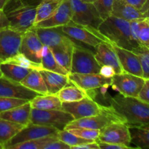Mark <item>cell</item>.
Instances as JSON below:
<instances>
[{
	"label": "cell",
	"instance_id": "obj_1",
	"mask_svg": "<svg viewBox=\"0 0 149 149\" xmlns=\"http://www.w3.org/2000/svg\"><path fill=\"white\" fill-rule=\"evenodd\" d=\"M112 109L123 118L128 127H138L149 124V104L136 97L119 94L109 98Z\"/></svg>",
	"mask_w": 149,
	"mask_h": 149
},
{
	"label": "cell",
	"instance_id": "obj_2",
	"mask_svg": "<svg viewBox=\"0 0 149 149\" xmlns=\"http://www.w3.org/2000/svg\"><path fill=\"white\" fill-rule=\"evenodd\" d=\"M97 29L111 43L116 46L129 50L140 46L132 38L128 20L111 15L102 21Z\"/></svg>",
	"mask_w": 149,
	"mask_h": 149
},
{
	"label": "cell",
	"instance_id": "obj_3",
	"mask_svg": "<svg viewBox=\"0 0 149 149\" xmlns=\"http://www.w3.org/2000/svg\"><path fill=\"white\" fill-rule=\"evenodd\" d=\"M6 13L10 28L26 33L33 27L36 21V7L23 4L19 0H11L3 10Z\"/></svg>",
	"mask_w": 149,
	"mask_h": 149
},
{
	"label": "cell",
	"instance_id": "obj_4",
	"mask_svg": "<svg viewBox=\"0 0 149 149\" xmlns=\"http://www.w3.org/2000/svg\"><path fill=\"white\" fill-rule=\"evenodd\" d=\"M61 29L64 33L78 44L82 43L95 49L103 42L111 43L98 29L90 26H82L70 21L66 25L61 26Z\"/></svg>",
	"mask_w": 149,
	"mask_h": 149
},
{
	"label": "cell",
	"instance_id": "obj_5",
	"mask_svg": "<svg viewBox=\"0 0 149 149\" xmlns=\"http://www.w3.org/2000/svg\"><path fill=\"white\" fill-rule=\"evenodd\" d=\"M73 120H74V116L62 109H31L30 122L32 124L53 127L59 130H63Z\"/></svg>",
	"mask_w": 149,
	"mask_h": 149
},
{
	"label": "cell",
	"instance_id": "obj_6",
	"mask_svg": "<svg viewBox=\"0 0 149 149\" xmlns=\"http://www.w3.org/2000/svg\"><path fill=\"white\" fill-rule=\"evenodd\" d=\"M119 122L125 123L123 118L118 114L112 109L111 106H103L102 110L99 113L95 116L74 119L65 127V129L77 127L93 130H101L109 124Z\"/></svg>",
	"mask_w": 149,
	"mask_h": 149
},
{
	"label": "cell",
	"instance_id": "obj_7",
	"mask_svg": "<svg viewBox=\"0 0 149 149\" xmlns=\"http://www.w3.org/2000/svg\"><path fill=\"white\" fill-rule=\"evenodd\" d=\"M100 67L95 58V52L82 45L74 46L70 73L98 74Z\"/></svg>",
	"mask_w": 149,
	"mask_h": 149
},
{
	"label": "cell",
	"instance_id": "obj_8",
	"mask_svg": "<svg viewBox=\"0 0 149 149\" xmlns=\"http://www.w3.org/2000/svg\"><path fill=\"white\" fill-rule=\"evenodd\" d=\"M72 10L71 21L82 26L97 29L103 20L99 15L93 3L82 0H69Z\"/></svg>",
	"mask_w": 149,
	"mask_h": 149
},
{
	"label": "cell",
	"instance_id": "obj_9",
	"mask_svg": "<svg viewBox=\"0 0 149 149\" xmlns=\"http://www.w3.org/2000/svg\"><path fill=\"white\" fill-rule=\"evenodd\" d=\"M144 83L145 79L143 77L124 71L121 74H116L112 77L111 86L122 95L137 98Z\"/></svg>",
	"mask_w": 149,
	"mask_h": 149
},
{
	"label": "cell",
	"instance_id": "obj_10",
	"mask_svg": "<svg viewBox=\"0 0 149 149\" xmlns=\"http://www.w3.org/2000/svg\"><path fill=\"white\" fill-rule=\"evenodd\" d=\"M59 131V130L53 127L36 125L30 122L4 146V149H8L9 147L12 146L25 141L39 139L47 136H57Z\"/></svg>",
	"mask_w": 149,
	"mask_h": 149
},
{
	"label": "cell",
	"instance_id": "obj_11",
	"mask_svg": "<svg viewBox=\"0 0 149 149\" xmlns=\"http://www.w3.org/2000/svg\"><path fill=\"white\" fill-rule=\"evenodd\" d=\"M96 141L108 143L124 144L130 146L131 136L129 127L124 122H113L100 130Z\"/></svg>",
	"mask_w": 149,
	"mask_h": 149
},
{
	"label": "cell",
	"instance_id": "obj_12",
	"mask_svg": "<svg viewBox=\"0 0 149 149\" xmlns=\"http://www.w3.org/2000/svg\"><path fill=\"white\" fill-rule=\"evenodd\" d=\"M23 34L10 27L0 29V60L4 61L20 52Z\"/></svg>",
	"mask_w": 149,
	"mask_h": 149
},
{
	"label": "cell",
	"instance_id": "obj_13",
	"mask_svg": "<svg viewBox=\"0 0 149 149\" xmlns=\"http://www.w3.org/2000/svg\"><path fill=\"white\" fill-rule=\"evenodd\" d=\"M103 106L97 103L90 96L74 102H63L62 110L68 112L74 119L95 116L100 112Z\"/></svg>",
	"mask_w": 149,
	"mask_h": 149
},
{
	"label": "cell",
	"instance_id": "obj_14",
	"mask_svg": "<svg viewBox=\"0 0 149 149\" xmlns=\"http://www.w3.org/2000/svg\"><path fill=\"white\" fill-rule=\"evenodd\" d=\"M68 79L71 83L85 91L105 88L111 85L112 78H107L100 74H77L70 73Z\"/></svg>",
	"mask_w": 149,
	"mask_h": 149
},
{
	"label": "cell",
	"instance_id": "obj_15",
	"mask_svg": "<svg viewBox=\"0 0 149 149\" xmlns=\"http://www.w3.org/2000/svg\"><path fill=\"white\" fill-rule=\"evenodd\" d=\"M43 46L35 29L32 28L23 34L20 52L33 62L41 63Z\"/></svg>",
	"mask_w": 149,
	"mask_h": 149
},
{
	"label": "cell",
	"instance_id": "obj_16",
	"mask_svg": "<svg viewBox=\"0 0 149 149\" xmlns=\"http://www.w3.org/2000/svg\"><path fill=\"white\" fill-rule=\"evenodd\" d=\"M39 93L22 85L20 82L2 77L0 78V97H16L31 100Z\"/></svg>",
	"mask_w": 149,
	"mask_h": 149
},
{
	"label": "cell",
	"instance_id": "obj_17",
	"mask_svg": "<svg viewBox=\"0 0 149 149\" xmlns=\"http://www.w3.org/2000/svg\"><path fill=\"white\" fill-rule=\"evenodd\" d=\"M72 10L69 0H65L48 17L35 23L33 28H53L63 26L71 21Z\"/></svg>",
	"mask_w": 149,
	"mask_h": 149
},
{
	"label": "cell",
	"instance_id": "obj_18",
	"mask_svg": "<svg viewBox=\"0 0 149 149\" xmlns=\"http://www.w3.org/2000/svg\"><path fill=\"white\" fill-rule=\"evenodd\" d=\"M33 29L36 31L43 45L47 46L49 48H53L73 42H76L63 33L61 26L53 28H33Z\"/></svg>",
	"mask_w": 149,
	"mask_h": 149
},
{
	"label": "cell",
	"instance_id": "obj_19",
	"mask_svg": "<svg viewBox=\"0 0 149 149\" xmlns=\"http://www.w3.org/2000/svg\"><path fill=\"white\" fill-rule=\"evenodd\" d=\"M95 58L100 65H110L114 69L116 74H121L124 70L121 65L116 52L111 43L102 42L95 48Z\"/></svg>",
	"mask_w": 149,
	"mask_h": 149
},
{
	"label": "cell",
	"instance_id": "obj_20",
	"mask_svg": "<svg viewBox=\"0 0 149 149\" xmlns=\"http://www.w3.org/2000/svg\"><path fill=\"white\" fill-rule=\"evenodd\" d=\"M112 47L117 55L124 71L143 77L141 62L136 54L132 50L120 47L113 44H112Z\"/></svg>",
	"mask_w": 149,
	"mask_h": 149
},
{
	"label": "cell",
	"instance_id": "obj_21",
	"mask_svg": "<svg viewBox=\"0 0 149 149\" xmlns=\"http://www.w3.org/2000/svg\"><path fill=\"white\" fill-rule=\"evenodd\" d=\"M132 38L140 46L149 47V17L130 21Z\"/></svg>",
	"mask_w": 149,
	"mask_h": 149
},
{
	"label": "cell",
	"instance_id": "obj_22",
	"mask_svg": "<svg viewBox=\"0 0 149 149\" xmlns=\"http://www.w3.org/2000/svg\"><path fill=\"white\" fill-rule=\"evenodd\" d=\"M31 106L30 100L25 104L0 113V118L26 126L30 123Z\"/></svg>",
	"mask_w": 149,
	"mask_h": 149
},
{
	"label": "cell",
	"instance_id": "obj_23",
	"mask_svg": "<svg viewBox=\"0 0 149 149\" xmlns=\"http://www.w3.org/2000/svg\"><path fill=\"white\" fill-rule=\"evenodd\" d=\"M40 73L46 84L48 94H56L70 82L68 75H63L46 69L41 70Z\"/></svg>",
	"mask_w": 149,
	"mask_h": 149
},
{
	"label": "cell",
	"instance_id": "obj_24",
	"mask_svg": "<svg viewBox=\"0 0 149 149\" xmlns=\"http://www.w3.org/2000/svg\"><path fill=\"white\" fill-rule=\"evenodd\" d=\"M111 15L128 21L143 17V14L139 10L125 2L124 0L113 1Z\"/></svg>",
	"mask_w": 149,
	"mask_h": 149
},
{
	"label": "cell",
	"instance_id": "obj_25",
	"mask_svg": "<svg viewBox=\"0 0 149 149\" xmlns=\"http://www.w3.org/2000/svg\"><path fill=\"white\" fill-rule=\"evenodd\" d=\"M75 45H80L77 42H71L61 46L50 48L55 60L59 65L63 67L70 74L71 68V61L74 47Z\"/></svg>",
	"mask_w": 149,
	"mask_h": 149
},
{
	"label": "cell",
	"instance_id": "obj_26",
	"mask_svg": "<svg viewBox=\"0 0 149 149\" xmlns=\"http://www.w3.org/2000/svg\"><path fill=\"white\" fill-rule=\"evenodd\" d=\"M32 109L40 110L61 109L62 102L55 94L39 95L30 100Z\"/></svg>",
	"mask_w": 149,
	"mask_h": 149
},
{
	"label": "cell",
	"instance_id": "obj_27",
	"mask_svg": "<svg viewBox=\"0 0 149 149\" xmlns=\"http://www.w3.org/2000/svg\"><path fill=\"white\" fill-rule=\"evenodd\" d=\"M20 84L24 87L36 92L40 95L48 94L46 84L40 71L32 70L21 81Z\"/></svg>",
	"mask_w": 149,
	"mask_h": 149
},
{
	"label": "cell",
	"instance_id": "obj_28",
	"mask_svg": "<svg viewBox=\"0 0 149 149\" xmlns=\"http://www.w3.org/2000/svg\"><path fill=\"white\" fill-rule=\"evenodd\" d=\"M131 144L136 148L149 149V124L138 127H129Z\"/></svg>",
	"mask_w": 149,
	"mask_h": 149
},
{
	"label": "cell",
	"instance_id": "obj_29",
	"mask_svg": "<svg viewBox=\"0 0 149 149\" xmlns=\"http://www.w3.org/2000/svg\"><path fill=\"white\" fill-rule=\"evenodd\" d=\"M1 70L3 77L20 83L32 71V69L30 68H26L15 64L4 62L1 64Z\"/></svg>",
	"mask_w": 149,
	"mask_h": 149
},
{
	"label": "cell",
	"instance_id": "obj_30",
	"mask_svg": "<svg viewBox=\"0 0 149 149\" xmlns=\"http://www.w3.org/2000/svg\"><path fill=\"white\" fill-rule=\"evenodd\" d=\"M71 85L65 86L55 94L61 102H74L88 96L87 91L71 83Z\"/></svg>",
	"mask_w": 149,
	"mask_h": 149
},
{
	"label": "cell",
	"instance_id": "obj_31",
	"mask_svg": "<svg viewBox=\"0 0 149 149\" xmlns=\"http://www.w3.org/2000/svg\"><path fill=\"white\" fill-rule=\"evenodd\" d=\"M25 125L0 118V144L4 146Z\"/></svg>",
	"mask_w": 149,
	"mask_h": 149
},
{
	"label": "cell",
	"instance_id": "obj_32",
	"mask_svg": "<svg viewBox=\"0 0 149 149\" xmlns=\"http://www.w3.org/2000/svg\"><path fill=\"white\" fill-rule=\"evenodd\" d=\"M41 63H42L44 69L53 71V72L58 73V74L65 76H68L69 74L68 71H67L63 67L58 64V63L57 62L55 57H54L53 54H52L50 48L48 47L47 46H45V45L42 48V62H41Z\"/></svg>",
	"mask_w": 149,
	"mask_h": 149
},
{
	"label": "cell",
	"instance_id": "obj_33",
	"mask_svg": "<svg viewBox=\"0 0 149 149\" xmlns=\"http://www.w3.org/2000/svg\"><path fill=\"white\" fill-rule=\"evenodd\" d=\"M65 0H42L36 6V17L35 23L50 16Z\"/></svg>",
	"mask_w": 149,
	"mask_h": 149
},
{
	"label": "cell",
	"instance_id": "obj_34",
	"mask_svg": "<svg viewBox=\"0 0 149 149\" xmlns=\"http://www.w3.org/2000/svg\"><path fill=\"white\" fill-rule=\"evenodd\" d=\"M57 138H58V140L63 141L65 144L71 147V149L74 146H77L81 145V144L88 143H92L95 141H93V140H87L84 139V138H81L80 137L77 136L74 134L71 133L69 131L66 130L65 129L63 130H60L58 132Z\"/></svg>",
	"mask_w": 149,
	"mask_h": 149
},
{
	"label": "cell",
	"instance_id": "obj_35",
	"mask_svg": "<svg viewBox=\"0 0 149 149\" xmlns=\"http://www.w3.org/2000/svg\"><path fill=\"white\" fill-rule=\"evenodd\" d=\"M57 136H47L39 139L31 140L17 143L9 147L8 149H43L48 142L56 139Z\"/></svg>",
	"mask_w": 149,
	"mask_h": 149
},
{
	"label": "cell",
	"instance_id": "obj_36",
	"mask_svg": "<svg viewBox=\"0 0 149 149\" xmlns=\"http://www.w3.org/2000/svg\"><path fill=\"white\" fill-rule=\"evenodd\" d=\"M3 62L15 64V65H18L20 66L24 67L26 68H30L32 70L41 71V70L44 69L42 63H36L33 62L20 52L13 56V58H9V59L3 61Z\"/></svg>",
	"mask_w": 149,
	"mask_h": 149
},
{
	"label": "cell",
	"instance_id": "obj_37",
	"mask_svg": "<svg viewBox=\"0 0 149 149\" xmlns=\"http://www.w3.org/2000/svg\"><path fill=\"white\" fill-rule=\"evenodd\" d=\"M132 51L139 58L142 68L143 77L145 79H149V47L139 46Z\"/></svg>",
	"mask_w": 149,
	"mask_h": 149
},
{
	"label": "cell",
	"instance_id": "obj_38",
	"mask_svg": "<svg viewBox=\"0 0 149 149\" xmlns=\"http://www.w3.org/2000/svg\"><path fill=\"white\" fill-rule=\"evenodd\" d=\"M114 0H95L93 3L102 20L111 15Z\"/></svg>",
	"mask_w": 149,
	"mask_h": 149
},
{
	"label": "cell",
	"instance_id": "obj_39",
	"mask_svg": "<svg viewBox=\"0 0 149 149\" xmlns=\"http://www.w3.org/2000/svg\"><path fill=\"white\" fill-rule=\"evenodd\" d=\"M66 130L69 131L71 133L74 134L77 136L87 140L96 141L100 135V130H93L84 127H70L66 128Z\"/></svg>",
	"mask_w": 149,
	"mask_h": 149
},
{
	"label": "cell",
	"instance_id": "obj_40",
	"mask_svg": "<svg viewBox=\"0 0 149 149\" xmlns=\"http://www.w3.org/2000/svg\"><path fill=\"white\" fill-rule=\"evenodd\" d=\"M29 100L10 97H0V113L25 104Z\"/></svg>",
	"mask_w": 149,
	"mask_h": 149
},
{
	"label": "cell",
	"instance_id": "obj_41",
	"mask_svg": "<svg viewBox=\"0 0 149 149\" xmlns=\"http://www.w3.org/2000/svg\"><path fill=\"white\" fill-rule=\"evenodd\" d=\"M43 149H71V147L58 138L48 142Z\"/></svg>",
	"mask_w": 149,
	"mask_h": 149
},
{
	"label": "cell",
	"instance_id": "obj_42",
	"mask_svg": "<svg viewBox=\"0 0 149 149\" xmlns=\"http://www.w3.org/2000/svg\"><path fill=\"white\" fill-rule=\"evenodd\" d=\"M137 98L149 104V79H145V83Z\"/></svg>",
	"mask_w": 149,
	"mask_h": 149
},
{
	"label": "cell",
	"instance_id": "obj_43",
	"mask_svg": "<svg viewBox=\"0 0 149 149\" xmlns=\"http://www.w3.org/2000/svg\"><path fill=\"white\" fill-rule=\"evenodd\" d=\"M98 143L100 149H129L133 148L131 146L124 145V144H117V143H103L96 141Z\"/></svg>",
	"mask_w": 149,
	"mask_h": 149
},
{
	"label": "cell",
	"instance_id": "obj_44",
	"mask_svg": "<svg viewBox=\"0 0 149 149\" xmlns=\"http://www.w3.org/2000/svg\"><path fill=\"white\" fill-rule=\"evenodd\" d=\"M99 74L107 78H112L116 74L114 69L110 65H101Z\"/></svg>",
	"mask_w": 149,
	"mask_h": 149
},
{
	"label": "cell",
	"instance_id": "obj_45",
	"mask_svg": "<svg viewBox=\"0 0 149 149\" xmlns=\"http://www.w3.org/2000/svg\"><path fill=\"white\" fill-rule=\"evenodd\" d=\"M71 149H100L99 145L96 141L92 143H84L81 145L77 146L71 148Z\"/></svg>",
	"mask_w": 149,
	"mask_h": 149
},
{
	"label": "cell",
	"instance_id": "obj_46",
	"mask_svg": "<svg viewBox=\"0 0 149 149\" xmlns=\"http://www.w3.org/2000/svg\"><path fill=\"white\" fill-rule=\"evenodd\" d=\"M7 27H10V22L4 10L0 8V29Z\"/></svg>",
	"mask_w": 149,
	"mask_h": 149
},
{
	"label": "cell",
	"instance_id": "obj_47",
	"mask_svg": "<svg viewBox=\"0 0 149 149\" xmlns=\"http://www.w3.org/2000/svg\"><path fill=\"white\" fill-rule=\"evenodd\" d=\"M124 1L140 10L145 3L146 0H124Z\"/></svg>",
	"mask_w": 149,
	"mask_h": 149
},
{
	"label": "cell",
	"instance_id": "obj_48",
	"mask_svg": "<svg viewBox=\"0 0 149 149\" xmlns=\"http://www.w3.org/2000/svg\"><path fill=\"white\" fill-rule=\"evenodd\" d=\"M42 0H19L20 3L23 4H26V5L30 6H36L42 1Z\"/></svg>",
	"mask_w": 149,
	"mask_h": 149
},
{
	"label": "cell",
	"instance_id": "obj_49",
	"mask_svg": "<svg viewBox=\"0 0 149 149\" xmlns=\"http://www.w3.org/2000/svg\"><path fill=\"white\" fill-rule=\"evenodd\" d=\"M149 10V0H146L145 3L143 5V7H141V9L140 10V11L141 12V13H144L146 11H148Z\"/></svg>",
	"mask_w": 149,
	"mask_h": 149
},
{
	"label": "cell",
	"instance_id": "obj_50",
	"mask_svg": "<svg viewBox=\"0 0 149 149\" xmlns=\"http://www.w3.org/2000/svg\"><path fill=\"white\" fill-rule=\"evenodd\" d=\"M11 0H0V8L4 10L5 6L8 4Z\"/></svg>",
	"mask_w": 149,
	"mask_h": 149
},
{
	"label": "cell",
	"instance_id": "obj_51",
	"mask_svg": "<svg viewBox=\"0 0 149 149\" xmlns=\"http://www.w3.org/2000/svg\"><path fill=\"white\" fill-rule=\"evenodd\" d=\"M143 17H149V10H148V11H146V13H143Z\"/></svg>",
	"mask_w": 149,
	"mask_h": 149
},
{
	"label": "cell",
	"instance_id": "obj_52",
	"mask_svg": "<svg viewBox=\"0 0 149 149\" xmlns=\"http://www.w3.org/2000/svg\"><path fill=\"white\" fill-rule=\"evenodd\" d=\"M2 62L3 61H1V60H0V78L3 77V74H2V72H1V64Z\"/></svg>",
	"mask_w": 149,
	"mask_h": 149
},
{
	"label": "cell",
	"instance_id": "obj_53",
	"mask_svg": "<svg viewBox=\"0 0 149 149\" xmlns=\"http://www.w3.org/2000/svg\"><path fill=\"white\" fill-rule=\"evenodd\" d=\"M82 1H85V2H89V3H93L95 0H82Z\"/></svg>",
	"mask_w": 149,
	"mask_h": 149
},
{
	"label": "cell",
	"instance_id": "obj_54",
	"mask_svg": "<svg viewBox=\"0 0 149 149\" xmlns=\"http://www.w3.org/2000/svg\"><path fill=\"white\" fill-rule=\"evenodd\" d=\"M0 149H4V146L1 144H0Z\"/></svg>",
	"mask_w": 149,
	"mask_h": 149
}]
</instances>
